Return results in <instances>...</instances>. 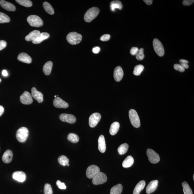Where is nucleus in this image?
Wrapping results in <instances>:
<instances>
[{"mask_svg": "<svg viewBox=\"0 0 194 194\" xmlns=\"http://www.w3.org/2000/svg\"><path fill=\"white\" fill-rule=\"evenodd\" d=\"M100 12L99 8L93 7L90 8L86 12L84 15V21L87 22H90L97 17Z\"/></svg>", "mask_w": 194, "mask_h": 194, "instance_id": "obj_1", "label": "nucleus"}, {"mask_svg": "<svg viewBox=\"0 0 194 194\" xmlns=\"http://www.w3.org/2000/svg\"><path fill=\"white\" fill-rule=\"evenodd\" d=\"M129 116L131 123L134 127L138 128L140 126V119L136 111L134 109H131L129 111Z\"/></svg>", "mask_w": 194, "mask_h": 194, "instance_id": "obj_2", "label": "nucleus"}, {"mask_svg": "<svg viewBox=\"0 0 194 194\" xmlns=\"http://www.w3.org/2000/svg\"><path fill=\"white\" fill-rule=\"evenodd\" d=\"M66 39L69 44L76 45L81 42L82 39V36L77 32H71L68 34Z\"/></svg>", "mask_w": 194, "mask_h": 194, "instance_id": "obj_3", "label": "nucleus"}, {"mask_svg": "<svg viewBox=\"0 0 194 194\" xmlns=\"http://www.w3.org/2000/svg\"><path fill=\"white\" fill-rule=\"evenodd\" d=\"M29 136V130L26 127H22L19 128L16 133V136L19 142L23 143L27 140Z\"/></svg>", "mask_w": 194, "mask_h": 194, "instance_id": "obj_4", "label": "nucleus"}, {"mask_svg": "<svg viewBox=\"0 0 194 194\" xmlns=\"http://www.w3.org/2000/svg\"><path fill=\"white\" fill-rule=\"evenodd\" d=\"M27 20L30 25L32 27H40L43 25L42 19L38 16H30L27 17Z\"/></svg>", "mask_w": 194, "mask_h": 194, "instance_id": "obj_5", "label": "nucleus"}, {"mask_svg": "<svg viewBox=\"0 0 194 194\" xmlns=\"http://www.w3.org/2000/svg\"><path fill=\"white\" fill-rule=\"evenodd\" d=\"M153 46L154 50L159 57H162L165 54L164 46L161 41L157 39H154L153 41Z\"/></svg>", "mask_w": 194, "mask_h": 194, "instance_id": "obj_6", "label": "nucleus"}, {"mask_svg": "<svg viewBox=\"0 0 194 194\" xmlns=\"http://www.w3.org/2000/svg\"><path fill=\"white\" fill-rule=\"evenodd\" d=\"M107 177L105 174L99 172L92 178V183L94 185H99L105 183L107 181Z\"/></svg>", "mask_w": 194, "mask_h": 194, "instance_id": "obj_7", "label": "nucleus"}, {"mask_svg": "<svg viewBox=\"0 0 194 194\" xmlns=\"http://www.w3.org/2000/svg\"><path fill=\"white\" fill-rule=\"evenodd\" d=\"M147 155L149 160L151 163L156 164L160 161V157L159 155L155 151L149 149L147 150Z\"/></svg>", "mask_w": 194, "mask_h": 194, "instance_id": "obj_8", "label": "nucleus"}, {"mask_svg": "<svg viewBox=\"0 0 194 194\" xmlns=\"http://www.w3.org/2000/svg\"><path fill=\"white\" fill-rule=\"evenodd\" d=\"M100 172V169L97 165H91L88 167L86 175L88 178L92 179Z\"/></svg>", "mask_w": 194, "mask_h": 194, "instance_id": "obj_9", "label": "nucleus"}, {"mask_svg": "<svg viewBox=\"0 0 194 194\" xmlns=\"http://www.w3.org/2000/svg\"><path fill=\"white\" fill-rule=\"evenodd\" d=\"M101 118V115L99 113H95L92 114L89 119V126L92 128L96 127L100 121Z\"/></svg>", "mask_w": 194, "mask_h": 194, "instance_id": "obj_10", "label": "nucleus"}, {"mask_svg": "<svg viewBox=\"0 0 194 194\" xmlns=\"http://www.w3.org/2000/svg\"><path fill=\"white\" fill-rule=\"evenodd\" d=\"M22 103L25 105H29L32 103L33 99L32 95L29 92L25 91L20 97Z\"/></svg>", "mask_w": 194, "mask_h": 194, "instance_id": "obj_11", "label": "nucleus"}, {"mask_svg": "<svg viewBox=\"0 0 194 194\" xmlns=\"http://www.w3.org/2000/svg\"><path fill=\"white\" fill-rule=\"evenodd\" d=\"M59 118L62 121L70 124L75 123L76 121L75 116L70 114H62L60 115Z\"/></svg>", "mask_w": 194, "mask_h": 194, "instance_id": "obj_12", "label": "nucleus"}, {"mask_svg": "<svg viewBox=\"0 0 194 194\" xmlns=\"http://www.w3.org/2000/svg\"><path fill=\"white\" fill-rule=\"evenodd\" d=\"M53 104L55 107L59 108H67L69 107V104L59 97L55 98Z\"/></svg>", "mask_w": 194, "mask_h": 194, "instance_id": "obj_13", "label": "nucleus"}, {"mask_svg": "<svg viewBox=\"0 0 194 194\" xmlns=\"http://www.w3.org/2000/svg\"><path fill=\"white\" fill-rule=\"evenodd\" d=\"M124 75L123 70L120 66H118L114 69V77L115 80L117 82H119L122 80Z\"/></svg>", "mask_w": 194, "mask_h": 194, "instance_id": "obj_14", "label": "nucleus"}, {"mask_svg": "<svg viewBox=\"0 0 194 194\" xmlns=\"http://www.w3.org/2000/svg\"><path fill=\"white\" fill-rule=\"evenodd\" d=\"M31 95L39 103L42 102L44 100L42 93L38 91L35 87H32L31 89Z\"/></svg>", "mask_w": 194, "mask_h": 194, "instance_id": "obj_15", "label": "nucleus"}, {"mask_svg": "<svg viewBox=\"0 0 194 194\" xmlns=\"http://www.w3.org/2000/svg\"><path fill=\"white\" fill-rule=\"evenodd\" d=\"M13 178L17 181L23 182L26 179V175L25 172L22 171L14 172L12 175Z\"/></svg>", "mask_w": 194, "mask_h": 194, "instance_id": "obj_16", "label": "nucleus"}, {"mask_svg": "<svg viewBox=\"0 0 194 194\" xmlns=\"http://www.w3.org/2000/svg\"><path fill=\"white\" fill-rule=\"evenodd\" d=\"M0 5L4 9L8 11H14L16 10V6L14 4L4 0L0 1Z\"/></svg>", "mask_w": 194, "mask_h": 194, "instance_id": "obj_17", "label": "nucleus"}, {"mask_svg": "<svg viewBox=\"0 0 194 194\" xmlns=\"http://www.w3.org/2000/svg\"><path fill=\"white\" fill-rule=\"evenodd\" d=\"M158 181L156 180L151 181L149 184L146 189L147 193L150 194L155 191L158 187Z\"/></svg>", "mask_w": 194, "mask_h": 194, "instance_id": "obj_18", "label": "nucleus"}, {"mask_svg": "<svg viewBox=\"0 0 194 194\" xmlns=\"http://www.w3.org/2000/svg\"><path fill=\"white\" fill-rule=\"evenodd\" d=\"M17 59L20 62L26 63H31L32 62V58L30 56L25 53H20L18 56Z\"/></svg>", "mask_w": 194, "mask_h": 194, "instance_id": "obj_19", "label": "nucleus"}, {"mask_svg": "<svg viewBox=\"0 0 194 194\" xmlns=\"http://www.w3.org/2000/svg\"><path fill=\"white\" fill-rule=\"evenodd\" d=\"M98 149L102 153H104L106 150V145L105 137L101 135L98 139Z\"/></svg>", "mask_w": 194, "mask_h": 194, "instance_id": "obj_20", "label": "nucleus"}, {"mask_svg": "<svg viewBox=\"0 0 194 194\" xmlns=\"http://www.w3.org/2000/svg\"><path fill=\"white\" fill-rule=\"evenodd\" d=\"M13 156L12 151L10 150H6L2 156L3 161L5 163H9L12 160Z\"/></svg>", "mask_w": 194, "mask_h": 194, "instance_id": "obj_21", "label": "nucleus"}, {"mask_svg": "<svg viewBox=\"0 0 194 194\" xmlns=\"http://www.w3.org/2000/svg\"><path fill=\"white\" fill-rule=\"evenodd\" d=\"M49 36L50 35L48 33L46 32L40 33V34L34 40L32 41V43L34 44H40L45 40L48 39Z\"/></svg>", "mask_w": 194, "mask_h": 194, "instance_id": "obj_22", "label": "nucleus"}, {"mask_svg": "<svg viewBox=\"0 0 194 194\" xmlns=\"http://www.w3.org/2000/svg\"><path fill=\"white\" fill-rule=\"evenodd\" d=\"M146 182L145 181L141 180L138 183L134 189L133 194H140L141 191L143 190L145 186Z\"/></svg>", "mask_w": 194, "mask_h": 194, "instance_id": "obj_23", "label": "nucleus"}, {"mask_svg": "<svg viewBox=\"0 0 194 194\" xmlns=\"http://www.w3.org/2000/svg\"><path fill=\"white\" fill-rule=\"evenodd\" d=\"M40 31L37 30H34L30 32L29 35L25 37L26 41H32L34 40L40 34Z\"/></svg>", "mask_w": 194, "mask_h": 194, "instance_id": "obj_24", "label": "nucleus"}, {"mask_svg": "<svg viewBox=\"0 0 194 194\" xmlns=\"http://www.w3.org/2000/svg\"><path fill=\"white\" fill-rule=\"evenodd\" d=\"M120 127V124L119 123L115 122L111 124L109 130V132L111 135L113 136L116 135L119 130Z\"/></svg>", "mask_w": 194, "mask_h": 194, "instance_id": "obj_25", "label": "nucleus"}, {"mask_svg": "<svg viewBox=\"0 0 194 194\" xmlns=\"http://www.w3.org/2000/svg\"><path fill=\"white\" fill-rule=\"evenodd\" d=\"M134 162V160L133 157L131 156H128L123 162V167L124 168H128V167L132 166Z\"/></svg>", "mask_w": 194, "mask_h": 194, "instance_id": "obj_26", "label": "nucleus"}, {"mask_svg": "<svg viewBox=\"0 0 194 194\" xmlns=\"http://www.w3.org/2000/svg\"><path fill=\"white\" fill-rule=\"evenodd\" d=\"M110 9L112 11H115L116 9L121 10L123 8L122 3L119 1H113L110 4Z\"/></svg>", "mask_w": 194, "mask_h": 194, "instance_id": "obj_27", "label": "nucleus"}, {"mask_svg": "<svg viewBox=\"0 0 194 194\" xmlns=\"http://www.w3.org/2000/svg\"><path fill=\"white\" fill-rule=\"evenodd\" d=\"M53 67V63L51 61H48L44 64L43 68V71L46 75H49L50 74Z\"/></svg>", "mask_w": 194, "mask_h": 194, "instance_id": "obj_28", "label": "nucleus"}, {"mask_svg": "<svg viewBox=\"0 0 194 194\" xmlns=\"http://www.w3.org/2000/svg\"><path fill=\"white\" fill-rule=\"evenodd\" d=\"M122 190V185L120 184H118L111 188L110 194H121Z\"/></svg>", "mask_w": 194, "mask_h": 194, "instance_id": "obj_29", "label": "nucleus"}, {"mask_svg": "<svg viewBox=\"0 0 194 194\" xmlns=\"http://www.w3.org/2000/svg\"><path fill=\"white\" fill-rule=\"evenodd\" d=\"M43 7L46 12L49 14L53 15L54 14V12L53 8L50 4L48 2H44L43 4Z\"/></svg>", "mask_w": 194, "mask_h": 194, "instance_id": "obj_30", "label": "nucleus"}, {"mask_svg": "<svg viewBox=\"0 0 194 194\" xmlns=\"http://www.w3.org/2000/svg\"><path fill=\"white\" fill-rule=\"evenodd\" d=\"M129 148V145L126 143H124L122 144L121 145L119 146L118 149V151L120 155H123L126 153Z\"/></svg>", "mask_w": 194, "mask_h": 194, "instance_id": "obj_31", "label": "nucleus"}, {"mask_svg": "<svg viewBox=\"0 0 194 194\" xmlns=\"http://www.w3.org/2000/svg\"><path fill=\"white\" fill-rule=\"evenodd\" d=\"M68 140L74 143H77L79 141V136L74 133H70L69 134L67 137Z\"/></svg>", "mask_w": 194, "mask_h": 194, "instance_id": "obj_32", "label": "nucleus"}, {"mask_svg": "<svg viewBox=\"0 0 194 194\" xmlns=\"http://www.w3.org/2000/svg\"><path fill=\"white\" fill-rule=\"evenodd\" d=\"M183 188V191L185 194H193L192 189L190 185L186 182H184L182 183Z\"/></svg>", "mask_w": 194, "mask_h": 194, "instance_id": "obj_33", "label": "nucleus"}, {"mask_svg": "<svg viewBox=\"0 0 194 194\" xmlns=\"http://www.w3.org/2000/svg\"><path fill=\"white\" fill-rule=\"evenodd\" d=\"M16 1L21 5L26 7H31L32 5V1L29 0H16Z\"/></svg>", "mask_w": 194, "mask_h": 194, "instance_id": "obj_34", "label": "nucleus"}, {"mask_svg": "<svg viewBox=\"0 0 194 194\" xmlns=\"http://www.w3.org/2000/svg\"><path fill=\"white\" fill-rule=\"evenodd\" d=\"M58 161L61 165L65 166L69 163V159L64 155H62L58 158Z\"/></svg>", "mask_w": 194, "mask_h": 194, "instance_id": "obj_35", "label": "nucleus"}, {"mask_svg": "<svg viewBox=\"0 0 194 194\" xmlns=\"http://www.w3.org/2000/svg\"><path fill=\"white\" fill-rule=\"evenodd\" d=\"M144 69V66L141 64L136 66L134 68L133 74L135 76H139L143 71Z\"/></svg>", "mask_w": 194, "mask_h": 194, "instance_id": "obj_36", "label": "nucleus"}, {"mask_svg": "<svg viewBox=\"0 0 194 194\" xmlns=\"http://www.w3.org/2000/svg\"><path fill=\"white\" fill-rule=\"evenodd\" d=\"M10 21V19L7 15L0 12V24L9 22Z\"/></svg>", "mask_w": 194, "mask_h": 194, "instance_id": "obj_37", "label": "nucleus"}, {"mask_svg": "<svg viewBox=\"0 0 194 194\" xmlns=\"http://www.w3.org/2000/svg\"><path fill=\"white\" fill-rule=\"evenodd\" d=\"M136 58L138 61L142 60L145 58V55L144 54V49L141 48L139 49L138 52L136 55Z\"/></svg>", "mask_w": 194, "mask_h": 194, "instance_id": "obj_38", "label": "nucleus"}, {"mask_svg": "<svg viewBox=\"0 0 194 194\" xmlns=\"http://www.w3.org/2000/svg\"><path fill=\"white\" fill-rule=\"evenodd\" d=\"M44 192L45 194H53L52 188L50 184L46 183L45 185Z\"/></svg>", "mask_w": 194, "mask_h": 194, "instance_id": "obj_39", "label": "nucleus"}, {"mask_svg": "<svg viewBox=\"0 0 194 194\" xmlns=\"http://www.w3.org/2000/svg\"><path fill=\"white\" fill-rule=\"evenodd\" d=\"M174 69L175 70L180 71V72H183L185 71V69L180 64H175L174 66Z\"/></svg>", "mask_w": 194, "mask_h": 194, "instance_id": "obj_40", "label": "nucleus"}, {"mask_svg": "<svg viewBox=\"0 0 194 194\" xmlns=\"http://www.w3.org/2000/svg\"><path fill=\"white\" fill-rule=\"evenodd\" d=\"M56 184L58 187L61 190H66V189L65 184L63 182H61L60 181L58 180L56 182Z\"/></svg>", "mask_w": 194, "mask_h": 194, "instance_id": "obj_41", "label": "nucleus"}, {"mask_svg": "<svg viewBox=\"0 0 194 194\" xmlns=\"http://www.w3.org/2000/svg\"><path fill=\"white\" fill-rule=\"evenodd\" d=\"M110 36L109 34H104L102 35L100 38L101 41H106L109 40L110 39Z\"/></svg>", "mask_w": 194, "mask_h": 194, "instance_id": "obj_42", "label": "nucleus"}, {"mask_svg": "<svg viewBox=\"0 0 194 194\" xmlns=\"http://www.w3.org/2000/svg\"><path fill=\"white\" fill-rule=\"evenodd\" d=\"M139 49L138 48L136 47H132L130 50V54L132 56H136L138 52Z\"/></svg>", "mask_w": 194, "mask_h": 194, "instance_id": "obj_43", "label": "nucleus"}, {"mask_svg": "<svg viewBox=\"0 0 194 194\" xmlns=\"http://www.w3.org/2000/svg\"><path fill=\"white\" fill-rule=\"evenodd\" d=\"M194 1L193 0H184L182 3L184 6H189L193 4Z\"/></svg>", "mask_w": 194, "mask_h": 194, "instance_id": "obj_44", "label": "nucleus"}, {"mask_svg": "<svg viewBox=\"0 0 194 194\" xmlns=\"http://www.w3.org/2000/svg\"><path fill=\"white\" fill-rule=\"evenodd\" d=\"M6 44H6V43L5 41H0V51L4 49L6 47Z\"/></svg>", "mask_w": 194, "mask_h": 194, "instance_id": "obj_45", "label": "nucleus"}, {"mask_svg": "<svg viewBox=\"0 0 194 194\" xmlns=\"http://www.w3.org/2000/svg\"><path fill=\"white\" fill-rule=\"evenodd\" d=\"M92 50L93 52L94 53L97 54L100 52V47L97 46V47L94 48H93Z\"/></svg>", "mask_w": 194, "mask_h": 194, "instance_id": "obj_46", "label": "nucleus"}, {"mask_svg": "<svg viewBox=\"0 0 194 194\" xmlns=\"http://www.w3.org/2000/svg\"><path fill=\"white\" fill-rule=\"evenodd\" d=\"M144 2L146 3V4L148 5H150L153 2V1H152V0H144Z\"/></svg>", "mask_w": 194, "mask_h": 194, "instance_id": "obj_47", "label": "nucleus"}, {"mask_svg": "<svg viewBox=\"0 0 194 194\" xmlns=\"http://www.w3.org/2000/svg\"><path fill=\"white\" fill-rule=\"evenodd\" d=\"M180 65L184 69H188L189 68V66L188 64L186 63H180Z\"/></svg>", "mask_w": 194, "mask_h": 194, "instance_id": "obj_48", "label": "nucleus"}, {"mask_svg": "<svg viewBox=\"0 0 194 194\" xmlns=\"http://www.w3.org/2000/svg\"><path fill=\"white\" fill-rule=\"evenodd\" d=\"M4 112V107L0 105V116L2 115Z\"/></svg>", "mask_w": 194, "mask_h": 194, "instance_id": "obj_49", "label": "nucleus"}, {"mask_svg": "<svg viewBox=\"0 0 194 194\" xmlns=\"http://www.w3.org/2000/svg\"><path fill=\"white\" fill-rule=\"evenodd\" d=\"M180 63H184L188 64V61L185 59H180Z\"/></svg>", "mask_w": 194, "mask_h": 194, "instance_id": "obj_50", "label": "nucleus"}, {"mask_svg": "<svg viewBox=\"0 0 194 194\" xmlns=\"http://www.w3.org/2000/svg\"><path fill=\"white\" fill-rule=\"evenodd\" d=\"M2 74L4 76H7L8 75V72L5 70H3L2 72Z\"/></svg>", "mask_w": 194, "mask_h": 194, "instance_id": "obj_51", "label": "nucleus"}, {"mask_svg": "<svg viewBox=\"0 0 194 194\" xmlns=\"http://www.w3.org/2000/svg\"><path fill=\"white\" fill-rule=\"evenodd\" d=\"M67 165L68 166H69V163Z\"/></svg>", "mask_w": 194, "mask_h": 194, "instance_id": "obj_52", "label": "nucleus"}, {"mask_svg": "<svg viewBox=\"0 0 194 194\" xmlns=\"http://www.w3.org/2000/svg\"><path fill=\"white\" fill-rule=\"evenodd\" d=\"M193 180H194V175H193Z\"/></svg>", "mask_w": 194, "mask_h": 194, "instance_id": "obj_53", "label": "nucleus"}, {"mask_svg": "<svg viewBox=\"0 0 194 194\" xmlns=\"http://www.w3.org/2000/svg\"><path fill=\"white\" fill-rule=\"evenodd\" d=\"M54 97H55V98L57 97V96H56H56H54Z\"/></svg>", "mask_w": 194, "mask_h": 194, "instance_id": "obj_54", "label": "nucleus"}, {"mask_svg": "<svg viewBox=\"0 0 194 194\" xmlns=\"http://www.w3.org/2000/svg\"><path fill=\"white\" fill-rule=\"evenodd\" d=\"M1 79H0V82H1Z\"/></svg>", "mask_w": 194, "mask_h": 194, "instance_id": "obj_55", "label": "nucleus"}]
</instances>
